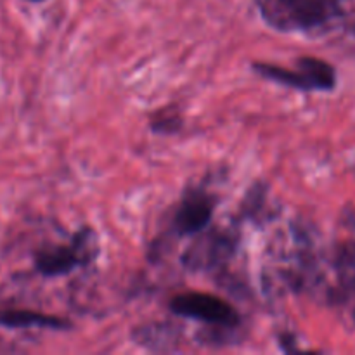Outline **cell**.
<instances>
[{"instance_id":"3","label":"cell","mask_w":355,"mask_h":355,"mask_svg":"<svg viewBox=\"0 0 355 355\" xmlns=\"http://www.w3.org/2000/svg\"><path fill=\"white\" fill-rule=\"evenodd\" d=\"M236 241L227 232H211L198 239L196 245L191 246L184 255V263L191 270L215 269L234 252Z\"/></svg>"},{"instance_id":"7","label":"cell","mask_w":355,"mask_h":355,"mask_svg":"<svg viewBox=\"0 0 355 355\" xmlns=\"http://www.w3.org/2000/svg\"><path fill=\"white\" fill-rule=\"evenodd\" d=\"M253 69H255L260 76H263V78L272 80V82L281 83V85H286L298 90H314L311 78H309L302 69L291 71V69L283 68V66L267 64V62H255V64H253Z\"/></svg>"},{"instance_id":"6","label":"cell","mask_w":355,"mask_h":355,"mask_svg":"<svg viewBox=\"0 0 355 355\" xmlns=\"http://www.w3.org/2000/svg\"><path fill=\"white\" fill-rule=\"evenodd\" d=\"M279 3L288 10L291 23L302 28L318 26L331 17L328 0H279Z\"/></svg>"},{"instance_id":"1","label":"cell","mask_w":355,"mask_h":355,"mask_svg":"<svg viewBox=\"0 0 355 355\" xmlns=\"http://www.w3.org/2000/svg\"><path fill=\"white\" fill-rule=\"evenodd\" d=\"M96 257V236L90 229H82L73 236L71 245L44 248L35 253V269L45 277H59L69 274L76 267H83Z\"/></svg>"},{"instance_id":"2","label":"cell","mask_w":355,"mask_h":355,"mask_svg":"<svg viewBox=\"0 0 355 355\" xmlns=\"http://www.w3.org/2000/svg\"><path fill=\"white\" fill-rule=\"evenodd\" d=\"M170 311L180 318L208 322V324L234 328L239 324V315L231 304L222 298L201 291L180 293L170 302Z\"/></svg>"},{"instance_id":"4","label":"cell","mask_w":355,"mask_h":355,"mask_svg":"<svg viewBox=\"0 0 355 355\" xmlns=\"http://www.w3.org/2000/svg\"><path fill=\"white\" fill-rule=\"evenodd\" d=\"M215 211V198L201 191H194L180 203L175 217H173L172 229L175 234L191 236L201 232L210 224L211 215Z\"/></svg>"},{"instance_id":"9","label":"cell","mask_w":355,"mask_h":355,"mask_svg":"<svg viewBox=\"0 0 355 355\" xmlns=\"http://www.w3.org/2000/svg\"><path fill=\"white\" fill-rule=\"evenodd\" d=\"M180 127V118L177 114H168L163 111V116L153 121V128L156 132H175Z\"/></svg>"},{"instance_id":"5","label":"cell","mask_w":355,"mask_h":355,"mask_svg":"<svg viewBox=\"0 0 355 355\" xmlns=\"http://www.w3.org/2000/svg\"><path fill=\"white\" fill-rule=\"evenodd\" d=\"M0 326L7 329L40 328L62 331L69 328V322L55 315L42 314V312L24 311V309H0Z\"/></svg>"},{"instance_id":"8","label":"cell","mask_w":355,"mask_h":355,"mask_svg":"<svg viewBox=\"0 0 355 355\" xmlns=\"http://www.w3.org/2000/svg\"><path fill=\"white\" fill-rule=\"evenodd\" d=\"M298 68L311 78L314 90H333L336 85V73L331 64L318 58L298 59Z\"/></svg>"},{"instance_id":"10","label":"cell","mask_w":355,"mask_h":355,"mask_svg":"<svg viewBox=\"0 0 355 355\" xmlns=\"http://www.w3.org/2000/svg\"><path fill=\"white\" fill-rule=\"evenodd\" d=\"M30 2H42V0H30Z\"/></svg>"}]
</instances>
